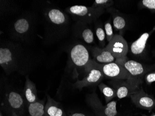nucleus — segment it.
<instances>
[{
  "mask_svg": "<svg viewBox=\"0 0 155 116\" xmlns=\"http://www.w3.org/2000/svg\"><path fill=\"white\" fill-rule=\"evenodd\" d=\"M107 11L111 14L113 21L114 28L117 31H122L126 26V22L121 14L115 8H110Z\"/></svg>",
  "mask_w": 155,
  "mask_h": 116,
  "instance_id": "aec40b11",
  "label": "nucleus"
},
{
  "mask_svg": "<svg viewBox=\"0 0 155 116\" xmlns=\"http://www.w3.org/2000/svg\"><path fill=\"white\" fill-rule=\"evenodd\" d=\"M47 101L45 110L48 116H67L61 104L46 93Z\"/></svg>",
  "mask_w": 155,
  "mask_h": 116,
  "instance_id": "dca6fc26",
  "label": "nucleus"
},
{
  "mask_svg": "<svg viewBox=\"0 0 155 116\" xmlns=\"http://www.w3.org/2000/svg\"><path fill=\"white\" fill-rule=\"evenodd\" d=\"M141 3L143 7L155 11V0H143Z\"/></svg>",
  "mask_w": 155,
  "mask_h": 116,
  "instance_id": "393cba45",
  "label": "nucleus"
},
{
  "mask_svg": "<svg viewBox=\"0 0 155 116\" xmlns=\"http://www.w3.org/2000/svg\"><path fill=\"white\" fill-rule=\"evenodd\" d=\"M95 32L98 42L101 47H104L105 44V35L104 29L101 24H97L95 27Z\"/></svg>",
  "mask_w": 155,
  "mask_h": 116,
  "instance_id": "5701e85b",
  "label": "nucleus"
},
{
  "mask_svg": "<svg viewBox=\"0 0 155 116\" xmlns=\"http://www.w3.org/2000/svg\"><path fill=\"white\" fill-rule=\"evenodd\" d=\"M116 59L126 57L129 51L127 42L121 35H114V38L105 47Z\"/></svg>",
  "mask_w": 155,
  "mask_h": 116,
  "instance_id": "1a4fd4ad",
  "label": "nucleus"
},
{
  "mask_svg": "<svg viewBox=\"0 0 155 116\" xmlns=\"http://www.w3.org/2000/svg\"><path fill=\"white\" fill-rule=\"evenodd\" d=\"M35 21L31 14H23L18 17L10 27L9 32L11 38L19 41H28L34 33Z\"/></svg>",
  "mask_w": 155,
  "mask_h": 116,
  "instance_id": "7ed1b4c3",
  "label": "nucleus"
},
{
  "mask_svg": "<svg viewBox=\"0 0 155 116\" xmlns=\"http://www.w3.org/2000/svg\"><path fill=\"white\" fill-rule=\"evenodd\" d=\"M98 87L101 92L104 95L106 103L108 104L110 102L113 98L117 97L116 90L106 85L104 83H100L98 84Z\"/></svg>",
  "mask_w": 155,
  "mask_h": 116,
  "instance_id": "412c9836",
  "label": "nucleus"
},
{
  "mask_svg": "<svg viewBox=\"0 0 155 116\" xmlns=\"http://www.w3.org/2000/svg\"><path fill=\"white\" fill-rule=\"evenodd\" d=\"M46 28L48 35L58 36L66 29L68 24V17L61 9L56 8H48L44 12Z\"/></svg>",
  "mask_w": 155,
  "mask_h": 116,
  "instance_id": "20e7f679",
  "label": "nucleus"
},
{
  "mask_svg": "<svg viewBox=\"0 0 155 116\" xmlns=\"http://www.w3.org/2000/svg\"><path fill=\"white\" fill-rule=\"evenodd\" d=\"M130 97L137 107L151 111L155 107V100L151 96L144 91L142 88L131 94Z\"/></svg>",
  "mask_w": 155,
  "mask_h": 116,
  "instance_id": "f8f14e48",
  "label": "nucleus"
},
{
  "mask_svg": "<svg viewBox=\"0 0 155 116\" xmlns=\"http://www.w3.org/2000/svg\"><path fill=\"white\" fill-rule=\"evenodd\" d=\"M70 58L73 63L78 67L85 68L90 61L87 49L81 44H77L72 48Z\"/></svg>",
  "mask_w": 155,
  "mask_h": 116,
  "instance_id": "ddd939ff",
  "label": "nucleus"
},
{
  "mask_svg": "<svg viewBox=\"0 0 155 116\" xmlns=\"http://www.w3.org/2000/svg\"><path fill=\"white\" fill-rule=\"evenodd\" d=\"M114 2L111 0H96L91 7L97 9L104 10L111 8Z\"/></svg>",
  "mask_w": 155,
  "mask_h": 116,
  "instance_id": "4be33fe9",
  "label": "nucleus"
},
{
  "mask_svg": "<svg viewBox=\"0 0 155 116\" xmlns=\"http://www.w3.org/2000/svg\"><path fill=\"white\" fill-rule=\"evenodd\" d=\"M74 31L75 35L87 43L91 44L94 42V33L89 27L88 24L77 22L74 26Z\"/></svg>",
  "mask_w": 155,
  "mask_h": 116,
  "instance_id": "4468645a",
  "label": "nucleus"
},
{
  "mask_svg": "<svg viewBox=\"0 0 155 116\" xmlns=\"http://www.w3.org/2000/svg\"><path fill=\"white\" fill-rule=\"evenodd\" d=\"M104 28L105 35H106V39L107 41L109 42L112 40V38H114V36L111 23H110L109 22H105L104 24Z\"/></svg>",
  "mask_w": 155,
  "mask_h": 116,
  "instance_id": "b1692460",
  "label": "nucleus"
},
{
  "mask_svg": "<svg viewBox=\"0 0 155 116\" xmlns=\"http://www.w3.org/2000/svg\"><path fill=\"white\" fill-rule=\"evenodd\" d=\"M86 102L97 116H116L117 101H112L105 105H103L95 91L87 94Z\"/></svg>",
  "mask_w": 155,
  "mask_h": 116,
  "instance_id": "0eeeda50",
  "label": "nucleus"
},
{
  "mask_svg": "<svg viewBox=\"0 0 155 116\" xmlns=\"http://www.w3.org/2000/svg\"><path fill=\"white\" fill-rule=\"evenodd\" d=\"M115 62L120 65L129 73L132 79L139 85L143 83V78L145 70L143 65L134 60H128L127 58L116 59Z\"/></svg>",
  "mask_w": 155,
  "mask_h": 116,
  "instance_id": "6e6552de",
  "label": "nucleus"
},
{
  "mask_svg": "<svg viewBox=\"0 0 155 116\" xmlns=\"http://www.w3.org/2000/svg\"><path fill=\"white\" fill-rule=\"evenodd\" d=\"M95 61L100 64L109 63L115 62L116 58L106 48L94 47L91 49Z\"/></svg>",
  "mask_w": 155,
  "mask_h": 116,
  "instance_id": "2eb2a0df",
  "label": "nucleus"
},
{
  "mask_svg": "<svg viewBox=\"0 0 155 116\" xmlns=\"http://www.w3.org/2000/svg\"><path fill=\"white\" fill-rule=\"evenodd\" d=\"M145 80L146 84H151L155 81V71L150 72L145 75Z\"/></svg>",
  "mask_w": 155,
  "mask_h": 116,
  "instance_id": "a878e982",
  "label": "nucleus"
},
{
  "mask_svg": "<svg viewBox=\"0 0 155 116\" xmlns=\"http://www.w3.org/2000/svg\"><path fill=\"white\" fill-rule=\"evenodd\" d=\"M0 116H4L3 115V113H2V111L1 110V111H0Z\"/></svg>",
  "mask_w": 155,
  "mask_h": 116,
  "instance_id": "c756f323",
  "label": "nucleus"
},
{
  "mask_svg": "<svg viewBox=\"0 0 155 116\" xmlns=\"http://www.w3.org/2000/svg\"><path fill=\"white\" fill-rule=\"evenodd\" d=\"M110 84L116 91L117 97L119 99L130 97L131 94L141 88L127 80L113 79Z\"/></svg>",
  "mask_w": 155,
  "mask_h": 116,
  "instance_id": "9d476101",
  "label": "nucleus"
},
{
  "mask_svg": "<svg viewBox=\"0 0 155 116\" xmlns=\"http://www.w3.org/2000/svg\"><path fill=\"white\" fill-rule=\"evenodd\" d=\"M66 11L73 16L77 22L90 24L94 22L104 12V10L93 7L75 5L68 7Z\"/></svg>",
  "mask_w": 155,
  "mask_h": 116,
  "instance_id": "423d86ee",
  "label": "nucleus"
},
{
  "mask_svg": "<svg viewBox=\"0 0 155 116\" xmlns=\"http://www.w3.org/2000/svg\"><path fill=\"white\" fill-rule=\"evenodd\" d=\"M86 68L97 69L102 72L104 76L112 79L127 80L141 87V85L132 79L129 73L123 66L115 62L109 63L100 64L95 61L94 60H90L84 68Z\"/></svg>",
  "mask_w": 155,
  "mask_h": 116,
  "instance_id": "39448f33",
  "label": "nucleus"
},
{
  "mask_svg": "<svg viewBox=\"0 0 155 116\" xmlns=\"http://www.w3.org/2000/svg\"><path fill=\"white\" fill-rule=\"evenodd\" d=\"M84 68L88 72V75L82 80H78L73 84L74 88L80 91L86 87L100 83L104 77L103 74L100 70L94 68Z\"/></svg>",
  "mask_w": 155,
  "mask_h": 116,
  "instance_id": "9b49d317",
  "label": "nucleus"
},
{
  "mask_svg": "<svg viewBox=\"0 0 155 116\" xmlns=\"http://www.w3.org/2000/svg\"><path fill=\"white\" fill-rule=\"evenodd\" d=\"M142 116H155V113H153L152 115H150V116H147V115L143 114V115H142Z\"/></svg>",
  "mask_w": 155,
  "mask_h": 116,
  "instance_id": "c85d7f7f",
  "label": "nucleus"
},
{
  "mask_svg": "<svg viewBox=\"0 0 155 116\" xmlns=\"http://www.w3.org/2000/svg\"><path fill=\"white\" fill-rule=\"evenodd\" d=\"M12 116H20L15 113H13L12 114Z\"/></svg>",
  "mask_w": 155,
  "mask_h": 116,
  "instance_id": "cd10ccee",
  "label": "nucleus"
},
{
  "mask_svg": "<svg viewBox=\"0 0 155 116\" xmlns=\"http://www.w3.org/2000/svg\"><path fill=\"white\" fill-rule=\"evenodd\" d=\"M46 98L27 104L28 116H48L45 111Z\"/></svg>",
  "mask_w": 155,
  "mask_h": 116,
  "instance_id": "a211bd4d",
  "label": "nucleus"
},
{
  "mask_svg": "<svg viewBox=\"0 0 155 116\" xmlns=\"http://www.w3.org/2000/svg\"><path fill=\"white\" fill-rule=\"evenodd\" d=\"M155 26L154 27V28H153V30H152V31H155Z\"/></svg>",
  "mask_w": 155,
  "mask_h": 116,
  "instance_id": "7c9ffc66",
  "label": "nucleus"
},
{
  "mask_svg": "<svg viewBox=\"0 0 155 116\" xmlns=\"http://www.w3.org/2000/svg\"><path fill=\"white\" fill-rule=\"evenodd\" d=\"M23 92L27 104L33 103L39 100L37 96L36 85L30 80L28 76L26 77V81Z\"/></svg>",
  "mask_w": 155,
  "mask_h": 116,
  "instance_id": "f3484780",
  "label": "nucleus"
},
{
  "mask_svg": "<svg viewBox=\"0 0 155 116\" xmlns=\"http://www.w3.org/2000/svg\"><path fill=\"white\" fill-rule=\"evenodd\" d=\"M24 57L23 49L17 43H1L0 65L7 75L18 71Z\"/></svg>",
  "mask_w": 155,
  "mask_h": 116,
  "instance_id": "f257e3e1",
  "label": "nucleus"
},
{
  "mask_svg": "<svg viewBox=\"0 0 155 116\" xmlns=\"http://www.w3.org/2000/svg\"><path fill=\"white\" fill-rule=\"evenodd\" d=\"M149 36V33H143L137 40L132 43L130 48L132 55L139 56L144 53Z\"/></svg>",
  "mask_w": 155,
  "mask_h": 116,
  "instance_id": "6ab92c4d",
  "label": "nucleus"
},
{
  "mask_svg": "<svg viewBox=\"0 0 155 116\" xmlns=\"http://www.w3.org/2000/svg\"><path fill=\"white\" fill-rule=\"evenodd\" d=\"M67 116H88L84 113H81V112H74L71 114H68Z\"/></svg>",
  "mask_w": 155,
  "mask_h": 116,
  "instance_id": "bb28decb",
  "label": "nucleus"
},
{
  "mask_svg": "<svg viewBox=\"0 0 155 116\" xmlns=\"http://www.w3.org/2000/svg\"><path fill=\"white\" fill-rule=\"evenodd\" d=\"M2 99L1 110L3 111L7 116H12L13 113L20 116L27 114V104L23 91L7 86Z\"/></svg>",
  "mask_w": 155,
  "mask_h": 116,
  "instance_id": "f03ea898",
  "label": "nucleus"
}]
</instances>
